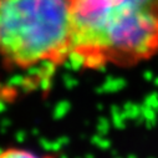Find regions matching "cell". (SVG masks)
<instances>
[{"label": "cell", "mask_w": 158, "mask_h": 158, "mask_svg": "<svg viewBox=\"0 0 158 158\" xmlns=\"http://www.w3.org/2000/svg\"><path fill=\"white\" fill-rule=\"evenodd\" d=\"M158 55V0H71L75 67L128 69Z\"/></svg>", "instance_id": "cell-1"}, {"label": "cell", "mask_w": 158, "mask_h": 158, "mask_svg": "<svg viewBox=\"0 0 158 158\" xmlns=\"http://www.w3.org/2000/svg\"><path fill=\"white\" fill-rule=\"evenodd\" d=\"M71 0H0V61L8 71L70 62Z\"/></svg>", "instance_id": "cell-2"}, {"label": "cell", "mask_w": 158, "mask_h": 158, "mask_svg": "<svg viewBox=\"0 0 158 158\" xmlns=\"http://www.w3.org/2000/svg\"><path fill=\"white\" fill-rule=\"evenodd\" d=\"M0 158H59L52 153H40L23 147H8L0 151Z\"/></svg>", "instance_id": "cell-3"}]
</instances>
